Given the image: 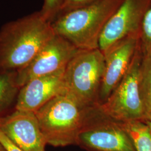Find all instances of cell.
I'll list each match as a JSON object with an SVG mask.
<instances>
[{
  "label": "cell",
  "instance_id": "2e32d148",
  "mask_svg": "<svg viewBox=\"0 0 151 151\" xmlns=\"http://www.w3.org/2000/svg\"><path fill=\"white\" fill-rule=\"evenodd\" d=\"M64 0H44L42 10L40 11L44 19L52 23L60 14Z\"/></svg>",
  "mask_w": 151,
  "mask_h": 151
},
{
  "label": "cell",
  "instance_id": "ffe728a7",
  "mask_svg": "<svg viewBox=\"0 0 151 151\" xmlns=\"http://www.w3.org/2000/svg\"><path fill=\"white\" fill-rule=\"evenodd\" d=\"M146 124H147V125L148 126V127H149V128H150V131H151V122H145Z\"/></svg>",
  "mask_w": 151,
  "mask_h": 151
},
{
  "label": "cell",
  "instance_id": "8992f818",
  "mask_svg": "<svg viewBox=\"0 0 151 151\" xmlns=\"http://www.w3.org/2000/svg\"><path fill=\"white\" fill-rule=\"evenodd\" d=\"M142 58L139 45L123 78L107 100L99 105L104 113L122 123L136 120L145 122L139 87Z\"/></svg>",
  "mask_w": 151,
  "mask_h": 151
},
{
  "label": "cell",
  "instance_id": "4fadbf2b",
  "mask_svg": "<svg viewBox=\"0 0 151 151\" xmlns=\"http://www.w3.org/2000/svg\"><path fill=\"white\" fill-rule=\"evenodd\" d=\"M139 87L145 122H151V55H143Z\"/></svg>",
  "mask_w": 151,
  "mask_h": 151
},
{
  "label": "cell",
  "instance_id": "30bf717a",
  "mask_svg": "<svg viewBox=\"0 0 151 151\" xmlns=\"http://www.w3.org/2000/svg\"><path fill=\"white\" fill-rule=\"evenodd\" d=\"M0 132L22 151H46L35 113L14 109L0 117Z\"/></svg>",
  "mask_w": 151,
  "mask_h": 151
},
{
  "label": "cell",
  "instance_id": "e0dca14e",
  "mask_svg": "<svg viewBox=\"0 0 151 151\" xmlns=\"http://www.w3.org/2000/svg\"><path fill=\"white\" fill-rule=\"evenodd\" d=\"M97 1L98 0H64L59 15L82 9L91 5Z\"/></svg>",
  "mask_w": 151,
  "mask_h": 151
},
{
  "label": "cell",
  "instance_id": "7a4b0ae2",
  "mask_svg": "<svg viewBox=\"0 0 151 151\" xmlns=\"http://www.w3.org/2000/svg\"><path fill=\"white\" fill-rule=\"evenodd\" d=\"M124 0H98L90 5L61 14L53 22L55 34L80 50L99 48L101 35Z\"/></svg>",
  "mask_w": 151,
  "mask_h": 151
},
{
  "label": "cell",
  "instance_id": "5bb4252c",
  "mask_svg": "<svg viewBox=\"0 0 151 151\" xmlns=\"http://www.w3.org/2000/svg\"><path fill=\"white\" fill-rule=\"evenodd\" d=\"M123 124L132 137L136 151H151V132L145 122L136 120Z\"/></svg>",
  "mask_w": 151,
  "mask_h": 151
},
{
  "label": "cell",
  "instance_id": "3957f363",
  "mask_svg": "<svg viewBox=\"0 0 151 151\" xmlns=\"http://www.w3.org/2000/svg\"><path fill=\"white\" fill-rule=\"evenodd\" d=\"M89 108L60 94L40 108L35 114L47 144L57 147L76 145Z\"/></svg>",
  "mask_w": 151,
  "mask_h": 151
},
{
  "label": "cell",
  "instance_id": "d6986e66",
  "mask_svg": "<svg viewBox=\"0 0 151 151\" xmlns=\"http://www.w3.org/2000/svg\"><path fill=\"white\" fill-rule=\"evenodd\" d=\"M0 151H7L4 147V146L1 144V142H0Z\"/></svg>",
  "mask_w": 151,
  "mask_h": 151
},
{
  "label": "cell",
  "instance_id": "5b68a950",
  "mask_svg": "<svg viewBox=\"0 0 151 151\" xmlns=\"http://www.w3.org/2000/svg\"><path fill=\"white\" fill-rule=\"evenodd\" d=\"M76 145L86 151H136L123 123L104 113L99 105L88 108Z\"/></svg>",
  "mask_w": 151,
  "mask_h": 151
},
{
  "label": "cell",
  "instance_id": "9c48e42d",
  "mask_svg": "<svg viewBox=\"0 0 151 151\" xmlns=\"http://www.w3.org/2000/svg\"><path fill=\"white\" fill-rule=\"evenodd\" d=\"M139 37L140 34L130 35L114 44L103 53L105 69L99 105L107 100L127 73L139 45Z\"/></svg>",
  "mask_w": 151,
  "mask_h": 151
},
{
  "label": "cell",
  "instance_id": "ac0fdd59",
  "mask_svg": "<svg viewBox=\"0 0 151 151\" xmlns=\"http://www.w3.org/2000/svg\"><path fill=\"white\" fill-rule=\"evenodd\" d=\"M0 142L7 151H22L0 132Z\"/></svg>",
  "mask_w": 151,
  "mask_h": 151
},
{
  "label": "cell",
  "instance_id": "ba28073f",
  "mask_svg": "<svg viewBox=\"0 0 151 151\" xmlns=\"http://www.w3.org/2000/svg\"><path fill=\"white\" fill-rule=\"evenodd\" d=\"M151 8V0H124L104 28L99 49L104 53L120 40L140 34L145 17Z\"/></svg>",
  "mask_w": 151,
  "mask_h": 151
},
{
  "label": "cell",
  "instance_id": "7c38bea8",
  "mask_svg": "<svg viewBox=\"0 0 151 151\" xmlns=\"http://www.w3.org/2000/svg\"><path fill=\"white\" fill-rule=\"evenodd\" d=\"M20 88L16 83V71L0 73V117L5 116L15 108Z\"/></svg>",
  "mask_w": 151,
  "mask_h": 151
},
{
  "label": "cell",
  "instance_id": "9a60e30c",
  "mask_svg": "<svg viewBox=\"0 0 151 151\" xmlns=\"http://www.w3.org/2000/svg\"><path fill=\"white\" fill-rule=\"evenodd\" d=\"M139 45L143 55H151V8L146 14L142 23Z\"/></svg>",
  "mask_w": 151,
  "mask_h": 151
},
{
  "label": "cell",
  "instance_id": "52a82bcc",
  "mask_svg": "<svg viewBox=\"0 0 151 151\" xmlns=\"http://www.w3.org/2000/svg\"><path fill=\"white\" fill-rule=\"evenodd\" d=\"M80 49L55 34L26 66L16 71V83L21 88L34 78L65 70Z\"/></svg>",
  "mask_w": 151,
  "mask_h": 151
},
{
  "label": "cell",
  "instance_id": "8fae6325",
  "mask_svg": "<svg viewBox=\"0 0 151 151\" xmlns=\"http://www.w3.org/2000/svg\"><path fill=\"white\" fill-rule=\"evenodd\" d=\"M65 70L34 78L22 86L15 109L35 113L54 97L64 92Z\"/></svg>",
  "mask_w": 151,
  "mask_h": 151
},
{
  "label": "cell",
  "instance_id": "277c9868",
  "mask_svg": "<svg viewBox=\"0 0 151 151\" xmlns=\"http://www.w3.org/2000/svg\"><path fill=\"white\" fill-rule=\"evenodd\" d=\"M105 69V57L99 49L80 50L65 68L64 92L84 107L99 105Z\"/></svg>",
  "mask_w": 151,
  "mask_h": 151
},
{
  "label": "cell",
  "instance_id": "6da1fadb",
  "mask_svg": "<svg viewBox=\"0 0 151 151\" xmlns=\"http://www.w3.org/2000/svg\"><path fill=\"white\" fill-rule=\"evenodd\" d=\"M55 34L40 11L5 24L0 30V73L26 66Z\"/></svg>",
  "mask_w": 151,
  "mask_h": 151
}]
</instances>
